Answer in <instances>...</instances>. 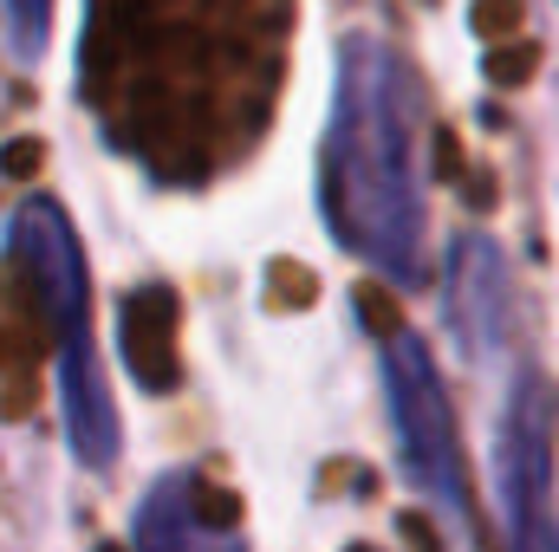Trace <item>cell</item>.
<instances>
[{"label": "cell", "instance_id": "4", "mask_svg": "<svg viewBox=\"0 0 559 552\" xmlns=\"http://www.w3.org/2000/svg\"><path fill=\"white\" fill-rule=\"evenodd\" d=\"M554 461H559V391L547 371H514L495 422V520L508 552H554Z\"/></svg>", "mask_w": 559, "mask_h": 552}, {"label": "cell", "instance_id": "8", "mask_svg": "<svg viewBox=\"0 0 559 552\" xmlns=\"http://www.w3.org/2000/svg\"><path fill=\"white\" fill-rule=\"evenodd\" d=\"M554 552H559V540H554Z\"/></svg>", "mask_w": 559, "mask_h": 552}, {"label": "cell", "instance_id": "3", "mask_svg": "<svg viewBox=\"0 0 559 552\" xmlns=\"http://www.w3.org/2000/svg\"><path fill=\"white\" fill-rule=\"evenodd\" d=\"M378 377H384V410H391V442H397L404 481L455 533H468V468H462L455 410H449V391H442L429 345L411 325H391L378 338Z\"/></svg>", "mask_w": 559, "mask_h": 552}, {"label": "cell", "instance_id": "5", "mask_svg": "<svg viewBox=\"0 0 559 552\" xmlns=\"http://www.w3.org/2000/svg\"><path fill=\"white\" fill-rule=\"evenodd\" d=\"M131 547L138 552H248V540H241L228 501L195 468H169L138 501Z\"/></svg>", "mask_w": 559, "mask_h": 552}, {"label": "cell", "instance_id": "7", "mask_svg": "<svg viewBox=\"0 0 559 552\" xmlns=\"http://www.w3.org/2000/svg\"><path fill=\"white\" fill-rule=\"evenodd\" d=\"M0 13H7L13 52L20 59H39L46 52V26H52V0H0Z\"/></svg>", "mask_w": 559, "mask_h": 552}, {"label": "cell", "instance_id": "1", "mask_svg": "<svg viewBox=\"0 0 559 552\" xmlns=\"http://www.w3.org/2000/svg\"><path fill=\"white\" fill-rule=\"evenodd\" d=\"M319 215L391 286L423 279V92L384 33H345L319 137Z\"/></svg>", "mask_w": 559, "mask_h": 552}, {"label": "cell", "instance_id": "2", "mask_svg": "<svg viewBox=\"0 0 559 552\" xmlns=\"http://www.w3.org/2000/svg\"><path fill=\"white\" fill-rule=\"evenodd\" d=\"M7 254L26 274L46 325H52V351H59V416H66V442L85 468H111L118 461V410L98 371V338H92V279L79 235L66 221V208L52 195H26L7 221Z\"/></svg>", "mask_w": 559, "mask_h": 552}, {"label": "cell", "instance_id": "6", "mask_svg": "<svg viewBox=\"0 0 559 552\" xmlns=\"http://www.w3.org/2000/svg\"><path fill=\"white\" fill-rule=\"evenodd\" d=\"M449 325L462 338L468 358H495L508 345V312H514V286H508V261L488 235H462L449 248Z\"/></svg>", "mask_w": 559, "mask_h": 552}]
</instances>
